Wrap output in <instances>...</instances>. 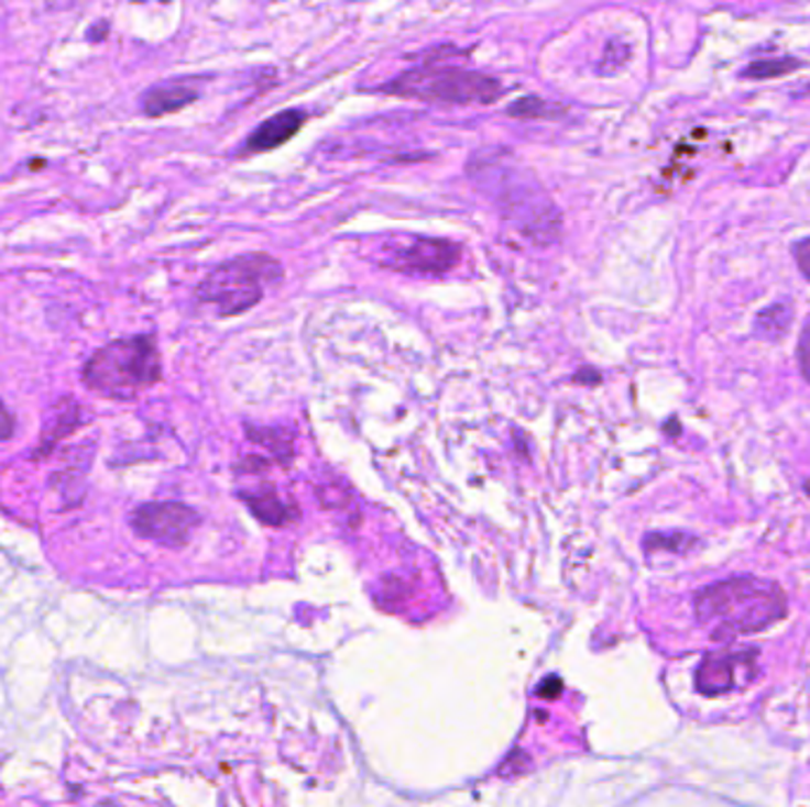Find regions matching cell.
<instances>
[{
	"label": "cell",
	"instance_id": "cell-3",
	"mask_svg": "<svg viewBox=\"0 0 810 807\" xmlns=\"http://www.w3.org/2000/svg\"><path fill=\"white\" fill-rule=\"evenodd\" d=\"M160 379V349L147 334L109 341L84 365V384L88 389L114 398H133Z\"/></svg>",
	"mask_w": 810,
	"mask_h": 807
},
{
	"label": "cell",
	"instance_id": "cell-11",
	"mask_svg": "<svg viewBox=\"0 0 810 807\" xmlns=\"http://www.w3.org/2000/svg\"><path fill=\"white\" fill-rule=\"evenodd\" d=\"M240 498L252 509V515L266 526H287L299 519V507L280 498L277 490L271 486H263L252 493H240Z\"/></svg>",
	"mask_w": 810,
	"mask_h": 807
},
{
	"label": "cell",
	"instance_id": "cell-14",
	"mask_svg": "<svg viewBox=\"0 0 810 807\" xmlns=\"http://www.w3.org/2000/svg\"><path fill=\"white\" fill-rule=\"evenodd\" d=\"M247 433H249V441H254L263 447L273 450V455L283 460L285 464L292 460L294 455V436H289V433H283L277 429H261V427H249L247 424Z\"/></svg>",
	"mask_w": 810,
	"mask_h": 807
},
{
	"label": "cell",
	"instance_id": "cell-13",
	"mask_svg": "<svg viewBox=\"0 0 810 807\" xmlns=\"http://www.w3.org/2000/svg\"><path fill=\"white\" fill-rule=\"evenodd\" d=\"M791 316L793 313H791V308L787 303H773L766 310H760V313L756 316L754 330L763 339L777 341V339H782L787 334Z\"/></svg>",
	"mask_w": 810,
	"mask_h": 807
},
{
	"label": "cell",
	"instance_id": "cell-4",
	"mask_svg": "<svg viewBox=\"0 0 810 807\" xmlns=\"http://www.w3.org/2000/svg\"><path fill=\"white\" fill-rule=\"evenodd\" d=\"M283 263L271 254H242L216 266L197 287V299L221 318H236L261 303L266 285L283 283Z\"/></svg>",
	"mask_w": 810,
	"mask_h": 807
},
{
	"label": "cell",
	"instance_id": "cell-7",
	"mask_svg": "<svg viewBox=\"0 0 810 807\" xmlns=\"http://www.w3.org/2000/svg\"><path fill=\"white\" fill-rule=\"evenodd\" d=\"M199 521L197 511L183 502H147L140 505L131 515V526L140 538L154 540L166 548L188 545Z\"/></svg>",
	"mask_w": 810,
	"mask_h": 807
},
{
	"label": "cell",
	"instance_id": "cell-8",
	"mask_svg": "<svg viewBox=\"0 0 810 807\" xmlns=\"http://www.w3.org/2000/svg\"><path fill=\"white\" fill-rule=\"evenodd\" d=\"M758 651H713L697 671V689L704 696H723L752 685L758 673Z\"/></svg>",
	"mask_w": 810,
	"mask_h": 807
},
{
	"label": "cell",
	"instance_id": "cell-5",
	"mask_svg": "<svg viewBox=\"0 0 810 807\" xmlns=\"http://www.w3.org/2000/svg\"><path fill=\"white\" fill-rule=\"evenodd\" d=\"M382 90L388 96L431 104H491L501 98L503 84L489 74L456 65H419L398 74Z\"/></svg>",
	"mask_w": 810,
	"mask_h": 807
},
{
	"label": "cell",
	"instance_id": "cell-10",
	"mask_svg": "<svg viewBox=\"0 0 810 807\" xmlns=\"http://www.w3.org/2000/svg\"><path fill=\"white\" fill-rule=\"evenodd\" d=\"M197 98H199L197 79H174L147 88L143 92V98H140V107H143V112L147 117H164L193 104Z\"/></svg>",
	"mask_w": 810,
	"mask_h": 807
},
{
	"label": "cell",
	"instance_id": "cell-1",
	"mask_svg": "<svg viewBox=\"0 0 810 807\" xmlns=\"http://www.w3.org/2000/svg\"><path fill=\"white\" fill-rule=\"evenodd\" d=\"M467 174L481 192L495 201L497 211L517 225L528 240L536 244H552L559 240L562 215L555 201L532 174V168L514 162L507 150H479L470 159Z\"/></svg>",
	"mask_w": 810,
	"mask_h": 807
},
{
	"label": "cell",
	"instance_id": "cell-21",
	"mask_svg": "<svg viewBox=\"0 0 810 807\" xmlns=\"http://www.w3.org/2000/svg\"><path fill=\"white\" fill-rule=\"evenodd\" d=\"M14 433V417L6 408V402L0 400V441H10Z\"/></svg>",
	"mask_w": 810,
	"mask_h": 807
},
{
	"label": "cell",
	"instance_id": "cell-15",
	"mask_svg": "<svg viewBox=\"0 0 810 807\" xmlns=\"http://www.w3.org/2000/svg\"><path fill=\"white\" fill-rule=\"evenodd\" d=\"M801 62L793 59V57H775V59H758V62H752L749 67H746L742 71L744 79H756V81H763V79H777V76H785L793 69H799Z\"/></svg>",
	"mask_w": 810,
	"mask_h": 807
},
{
	"label": "cell",
	"instance_id": "cell-24",
	"mask_svg": "<svg viewBox=\"0 0 810 807\" xmlns=\"http://www.w3.org/2000/svg\"><path fill=\"white\" fill-rule=\"evenodd\" d=\"M107 29H109V24H107V22H102L98 29H90V31H88V36H98V41H102L100 36H105V34H107Z\"/></svg>",
	"mask_w": 810,
	"mask_h": 807
},
{
	"label": "cell",
	"instance_id": "cell-6",
	"mask_svg": "<svg viewBox=\"0 0 810 807\" xmlns=\"http://www.w3.org/2000/svg\"><path fill=\"white\" fill-rule=\"evenodd\" d=\"M382 268L405 275H444L453 270L462 258V246L453 240L425 237V235H388L375 246L372 254Z\"/></svg>",
	"mask_w": 810,
	"mask_h": 807
},
{
	"label": "cell",
	"instance_id": "cell-16",
	"mask_svg": "<svg viewBox=\"0 0 810 807\" xmlns=\"http://www.w3.org/2000/svg\"><path fill=\"white\" fill-rule=\"evenodd\" d=\"M555 112H557V107L545 102L538 96H524L519 100H514L505 110V114L512 119H545V117H552Z\"/></svg>",
	"mask_w": 810,
	"mask_h": 807
},
{
	"label": "cell",
	"instance_id": "cell-22",
	"mask_svg": "<svg viewBox=\"0 0 810 807\" xmlns=\"http://www.w3.org/2000/svg\"><path fill=\"white\" fill-rule=\"evenodd\" d=\"M559 689H562V682H559L557 677H548V679H545L543 682V685L538 687V696H543V698H555L557 694H559Z\"/></svg>",
	"mask_w": 810,
	"mask_h": 807
},
{
	"label": "cell",
	"instance_id": "cell-20",
	"mask_svg": "<svg viewBox=\"0 0 810 807\" xmlns=\"http://www.w3.org/2000/svg\"><path fill=\"white\" fill-rule=\"evenodd\" d=\"M793 256H797V263H799L801 273L810 279V237H806V240L793 244Z\"/></svg>",
	"mask_w": 810,
	"mask_h": 807
},
{
	"label": "cell",
	"instance_id": "cell-2",
	"mask_svg": "<svg viewBox=\"0 0 810 807\" xmlns=\"http://www.w3.org/2000/svg\"><path fill=\"white\" fill-rule=\"evenodd\" d=\"M694 613L713 640H730L766 630L785 618L787 597L773 581L740 576L697 593Z\"/></svg>",
	"mask_w": 810,
	"mask_h": 807
},
{
	"label": "cell",
	"instance_id": "cell-17",
	"mask_svg": "<svg viewBox=\"0 0 810 807\" xmlns=\"http://www.w3.org/2000/svg\"><path fill=\"white\" fill-rule=\"evenodd\" d=\"M647 550H674V552H688L690 548L697 545V540L692 535H685V533H654V535H647Z\"/></svg>",
	"mask_w": 810,
	"mask_h": 807
},
{
	"label": "cell",
	"instance_id": "cell-18",
	"mask_svg": "<svg viewBox=\"0 0 810 807\" xmlns=\"http://www.w3.org/2000/svg\"><path fill=\"white\" fill-rule=\"evenodd\" d=\"M628 55H631V51H628L626 43L610 41V43H606V51H604V59H602V65H600V71L602 74H614V71H619L623 65H626Z\"/></svg>",
	"mask_w": 810,
	"mask_h": 807
},
{
	"label": "cell",
	"instance_id": "cell-9",
	"mask_svg": "<svg viewBox=\"0 0 810 807\" xmlns=\"http://www.w3.org/2000/svg\"><path fill=\"white\" fill-rule=\"evenodd\" d=\"M306 121H308V114L304 110L277 112L271 119L261 121L259 126L249 133L247 143H244V152L261 154V152H271L275 147H283L306 126Z\"/></svg>",
	"mask_w": 810,
	"mask_h": 807
},
{
	"label": "cell",
	"instance_id": "cell-25",
	"mask_svg": "<svg viewBox=\"0 0 810 807\" xmlns=\"http://www.w3.org/2000/svg\"><path fill=\"white\" fill-rule=\"evenodd\" d=\"M808 90H810V86H808Z\"/></svg>",
	"mask_w": 810,
	"mask_h": 807
},
{
	"label": "cell",
	"instance_id": "cell-12",
	"mask_svg": "<svg viewBox=\"0 0 810 807\" xmlns=\"http://www.w3.org/2000/svg\"><path fill=\"white\" fill-rule=\"evenodd\" d=\"M81 424V408L79 402L65 398L55 406V414L48 419V427L43 431V453L59 439H65L67 433L76 431Z\"/></svg>",
	"mask_w": 810,
	"mask_h": 807
},
{
	"label": "cell",
	"instance_id": "cell-19",
	"mask_svg": "<svg viewBox=\"0 0 810 807\" xmlns=\"http://www.w3.org/2000/svg\"><path fill=\"white\" fill-rule=\"evenodd\" d=\"M799 365H801L803 377L810 382V320L806 322V328L799 339Z\"/></svg>",
	"mask_w": 810,
	"mask_h": 807
},
{
	"label": "cell",
	"instance_id": "cell-23",
	"mask_svg": "<svg viewBox=\"0 0 810 807\" xmlns=\"http://www.w3.org/2000/svg\"><path fill=\"white\" fill-rule=\"evenodd\" d=\"M573 382H579V384H600V372L593 369V367H585L581 372H576Z\"/></svg>",
	"mask_w": 810,
	"mask_h": 807
}]
</instances>
